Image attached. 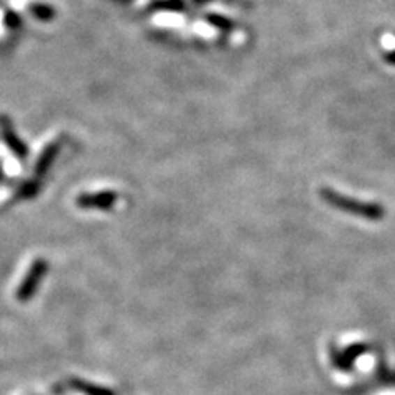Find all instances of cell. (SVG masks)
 I'll return each instance as SVG.
<instances>
[{"instance_id": "1", "label": "cell", "mask_w": 395, "mask_h": 395, "mask_svg": "<svg viewBox=\"0 0 395 395\" xmlns=\"http://www.w3.org/2000/svg\"><path fill=\"white\" fill-rule=\"evenodd\" d=\"M30 12H31V15H33L35 18H40V20H50V18L54 15L52 8L47 6H31Z\"/></svg>"}, {"instance_id": "2", "label": "cell", "mask_w": 395, "mask_h": 395, "mask_svg": "<svg viewBox=\"0 0 395 395\" xmlns=\"http://www.w3.org/2000/svg\"><path fill=\"white\" fill-rule=\"evenodd\" d=\"M7 24H8V27H10V29H17L18 27V24H20V20H18V17L17 15H8L7 17Z\"/></svg>"}]
</instances>
